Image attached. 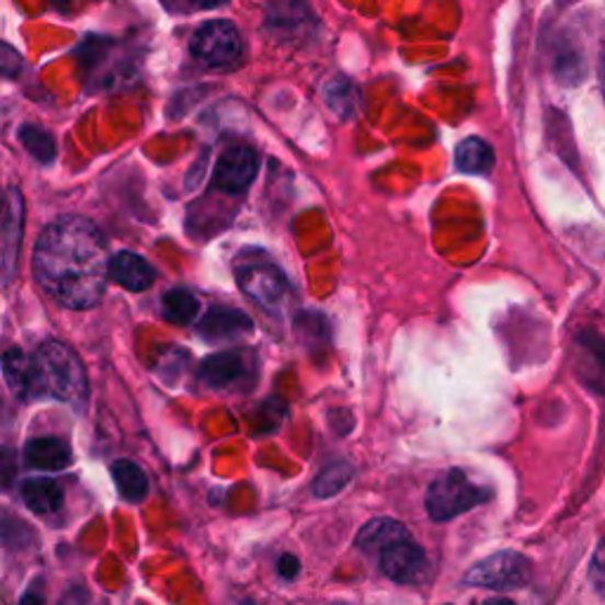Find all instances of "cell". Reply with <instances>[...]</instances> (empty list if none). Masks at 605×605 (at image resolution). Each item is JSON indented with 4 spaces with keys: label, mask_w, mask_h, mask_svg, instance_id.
Returning <instances> with one entry per match:
<instances>
[{
    "label": "cell",
    "mask_w": 605,
    "mask_h": 605,
    "mask_svg": "<svg viewBox=\"0 0 605 605\" xmlns=\"http://www.w3.org/2000/svg\"><path fill=\"white\" fill-rule=\"evenodd\" d=\"M110 251L95 222L76 216L45 227L34 249V275L45 294L71 310L93 308L110 284Z\"/></svg>",
    "instance_id": "1"
},
{
    "label": "cell",
    "mask_w": 605,
    "mask_h": 605,
    "mask_svg": "<svg viewBox=\"0 0 605 605\" xmlns=\"http://www.w3.org/2000/svg\"><path fill=\"white\" fill-rule=\"evenodd\" d=\"M34 365L38 372L41 398L53 396L69 404H83L88 400L85 367L69 345L45 341L34 355Z\"/></svg>",
    "instance_id": "2"
},
{
    "label": "cell",
    "mask_w": 605,
    "mask_h": 605,
    "mask_svg": "<svg viewBox=\"0 0 605 605\" xmlns=\"http://www.w3.org/2000/svg\"><path fill=\"white\" fill-rule=\"evenodd\" d=\"M490 490L476 486L459 468H452L445 476L431 482L426 492V511L437 523L452 521L473 506L488 502Z\"/></svg>",
    "instance_id": "3"
},
{
    "label": "cell",
    "mask_w": 605,
    "mask_h": 605,
    "mask_svg": "<svg viewBox=\"0 0 605 605\" xmlns=\"http://www.w3.org/2000/svg\"><path fill=\"white\" fill-rule=\"evenodd\" d=\"M529 578H533V566L523 553L499 551L468 570L464 582L471 586L494 589V592H511V589L525 586Z\"/></svg>",
    "instance_id": "4"
},
{
    "label": "cell",
    "mask_w": 605,
    "mask_h": 605,
    "mask_svg": "<svg viewBox=\"0 0 605 605\" xmlns=\"http://www.w3.org/2000/svg\"><path fill=\"white\" fill-rule=\"evenodd\" d=\"M244 43L237 26L227 20L206 22L192 36V55L208 67H230L239 62Z\"/></svg>",
    "instance_id": "5"
},
{
    "label": "cell",
    "mask_w": 605,
    "mask_h": 605,
    "mask_svg": "<svg viewBox=\"0 0 605 605\" xmlns=\"http://www.w3.org/2000/svg\"><path fill=\"white\" fill-rule=\"evenodd\" d=\"M237 282L253 302L272 310L277 308L279 302L286 298V292H289V284H286V277L275 265H247L237 272Z\"/></svg>",
    "instance_id": "6"
},
{
    "label": "cell",
    "mask_w": 605,
    "mask_h": 605,
    "mask_svg": "<svg viewBox=\"0 0 605 605\" xmlns=\"http://www.w3.org/2000/svg\"><path fill=\"white\" fill-rule=\"evenodd\" d=\"M24 225V202L22 194L10 187L8 199L0 204V272L10 279L18 265V251L22 244Z\"/></svg>",
    "instance_id": "7"
},
{
    "label": "cell",
    "mask_w": 605,
    "mask_h": 605,
    "mask_svg": "<svg viewBox=\"0 0 605 605\" xmlns=\"http://www.w3.org/2000/svg\"><path fill=\"white\" fill-rule=\"evenodd\" d=\"M259 173V157L249 147H232L218 159L214 185L227 194H241L251 187Z\"/></svg>",
    "instance_id": "8"
},
{
    "label": "cell",
    "mask_w": 605,
    "mask_h": 605,
    "mask_svg": "<svg viewBox=\"0 0 605 605\" xmlns=\"http://www.w3.org/2000/svg\"><path fill=\"white\" fill-rule=\"evenodd\" d=\"M574 374L589 390L605 396V339L594 331L574 336Z\"/></svg>",
    "instance_id": "9"
},
{
    "label": "cell",
    "mask_w": 605,
    "mask_h": 605,
    "mask_svg": "<svg viewBox=\"0 0 605 605\" xmlns=\"http://www.w3.org/2000/svg\"><path fill=\"white\" fill-rule=\"evenodd\" d=\"M315 18L306 3L300 0H284V3L270 5L267 10V28L270 34L279 41H302L312 34Z\"/></svg>",
    "instance_id": "10"
},
{
    "label": "cell",
    "mask_w": 605,
    "mask_h": 605,
    "mask_svg": "<svg viewBox=\"0 0 605 605\" xmlns=\"http://www.w3.org/2000/svg\"><path fill=\"white\" fill-rule=\"evenodd\" d=\"M381 568L392 582L412 584L426 574L429 561L419 544H414L412 539H404L381 551Z\"/></svg>",
    "instance_id": "11"
},
{
    "label": "cell",
    "mask_w": 605,
    "mask_h": 605,
    "mask_svg": "<svg viewBox=\"0 0 605 605\" xmlns=\"http://www.w3.org/2000/svg\"><path fill=\"white\" fill-rule=\"evenodd\" d=\"M24 459L26 464L36 468V471H65L73 464V454L69 443H65L62 437L55 435H41V437H32V441H26L24 445Z\"/></svg>",
    "instance_id": "12"
},
{
    "label": "cell",
    "mask_w": 605,
    "mask_h": 605,
    "mask_svg": "<svg viewBox=\"0 0 605 605\" xmlns=\"http://www.w3.org/2000/svg\"><path fill=\"white\" fill-rule=\"evenodd\" d=\"M3 365V374L8 388L14 392V398L20 400H32L41 398V386H38V372L34 365V357H28L20 347H10V351L0 359Z\"/></svg>",
    "instance_id": "13"
},
{
    "label": "cell",
    "mask_w": 605,
    "mask_h": 605,
    "mask_svg": "<svg viewBox=\"0 0 605 605\" xmlns=\"http://www.w3.org/2000/svg\"><path fill=\"white\" fill-rule=\"evenodd\" d=\"M253 329V322L244 312L232 310V308H214L204 315V320L199 322V334L208 343H225V341H235L239 336L249 334Z\"/></svg>",
    "instance_id": "14"
},
{
    "label": "cell",
    "mask_w": 605,
    "mask_h": 605,
    "mask_svg": "<svg viewBox=\"0 0 605 605\" xmlns=\"http://www.w3.org/2000/svg\"><path fill=\"white\" fill-rule=\"evenodd\" d=\"M247 372H249L247 357H244V353H237V351L208 355L199 367L202 381L210 388H230V386L239 384L241 378L247 376Z\"/></svg>",
    "instance_id": "15"
},
{
    "label": "cell",
    "mask_w": 605,
    "mask_h": 605,
    "mask_svg": "<svg viewBox=\"0 0 605 605\" xmlns=\"http://www.w3.org/2000/svg\"><path fill=\"white\" fill-rule=\"evenodd\" d=\"M110 279L128 292H147L155 284V267L138 253L121 251L110 261Z\"/></svg>",
    "instance_id": "16"
},
{
    "label": "cell",
    "mask_w": 605,
    "mask_h": 605,
    "mask_svg": "<svg viewBox=\"0 0 605 605\" xmlns=\"http://www.w3.org/2000/svg\"><path fill=\"white\" fill-rule=\"evenodd\" d=\"M22 499L36 516H53L65 506V490L53 478H28L22 482Z\"/></svg>",
    "instance_id": "17"
},
{
    "label": "cell",
    "mask_w": 605,
    "mask_h": 605,
    "mask_svg": "<svg viewBox=\"0 0 605 605\" xmlns=\"http://www.w3.org/2000/svg\"><path fill=\"white\" fill-rule=\"evenodd\" d=\"M404 539H410V533L402 523L392 518H376L359 529L357 547L362 551H384Z\"/></svg>",
    "instance_id": "18"
},
{
    "label": "cell",
    "mask_w": 605,
    "mask_h": 605,
    "mask_svg": "<svg viewBox=\"0 0 605 605\" xmlns=\"http://www.w3.org/2000/svg\"><path fill=\"white\" fill-rule=\"evenodd\" d=\"M454 163L461 173L488 175L494 169V149L480 138H466L454 151Z\"/></svg>",
    "instance_id": "19"
},
{
    "label": "cell",
    "mask_w": 605,
    "mask_h": 605,
    "mask_svg": "<svg viewBox=\"0 0 605 605\" xmlns=\"http://www.w3.org/2000/svg\"><path fill=\"white\" fill-rule=\"evenodd\" d=\"M112 476L118 488V494L130 504H138L149 494V480L142 468L130 459H116L112 464Z\"/></svg>",
    "instance_id": "20"
},
{
    "label": "cell",
    "mask_w": 605,
    "mask_h": 605,
    "mask_svg": "<svg viewBox=\"0 0 605 605\" xmlns=\"http://www.w3.org/2000/svg\"><path fill=\"white\" fill-rule=\"evenodd\" d=\"M324 98L329 110H334L341 118H351L355 116L359 107V93L353 81L343 79V76H336L324 85Z\"/></svg>",
    "instance_id": "21"
},
{
    "label": "cell",
    "mask_w": 605,
    "mask_h": 605,
    "mask_svg": "<svg viewBox=\"0 0 605 605\" xmlns=\"http://www.w3.org/2000/svg\"><path fill=\"white\" fill-rule=\"evenodd\" d=\"M199 312V298L187 289H173L163 296V317L173 324H190Z\"/></svg>",
    "instance_id": "22"
},
{
    "label": "cell",
    "mask_w": 605,
    "mask_h": 605,
    "mask_svg": "<svg viewBox=\"0 0 605 605\" xmlns=\"http://www.w3.org/2000/svg\"><path fill=\"white\" fill-rule=\"evenodd\" d=\"M353 478V468L351 464H345V461H336V464H331L327 466L324 471L317 476L315 480V486H312V492L320 496V499H327V496H334L339 494L347 482H351Z\"/></svg>",
    "instance_id": "23"
},
{
    "label": "cell",
    "mask_w": 605,
    "mask_h": 605,
    "mask_svg": "<svg viewBox=\"0 0 605 605\" xmlns=\"http://www.w3.org/2000/svg\"><path fill=\"white\" fill-rule=\"evenodd\" d=\"M20 140L24 142L28 155H32L41 163H50L55 159V155H57L55 138H53V135L48 130H43L38 126H22Z\"/></svg>",
    "instance_id": "24"
},
{
    "label": "cell",
    "mask_w": 605,
    "mask_h": 605,
    "mask_svg": "<svg viewBox=\"0 0 605 605\" xmlns=\"http://www.w3.org/2000/svg\"><path fill=\"white\" fill-rule=\"evenodd\" d=\"M22 55L14 50L12 45L0 41V76H3V79H12V76H18L22 71Z\"/></svg>",
    "instance_id": "25"
},
{
    "label": "cell",
    "mask_w": 605,
    "mask_h": 605,
    "mask_svg": "<svg viewBox=\"0 0 605 605\" xmlns=\"http://www.w3.org/2000/svg\"><path fill=\"white\" fill-rule=\"evenodd\" d=\"M18 473V452L12 447H0V490H8Z\"/></svg>",
    "instance_id": "26"
},
{
    "label": "cell",
    "mask_w": 605,
    "mask_h": 605,
    "mask_svg": "<svg viewBox=\"0 0 605 605\" xmlns=\"http://www.w3.org/2000/svg\"><path fill=\"white\" fill-rule=\"evenodd\" d=\"M277 570L284 580H294L298 578V572H300V563H298V558L292 556V553H284L279 558V563H277Z\"/></svg>",
    "instance_id": "27"
},
{
    "label": "cell",
    "mask_w": 605,
    "mask_h": 605,
    "mask_svg": "<svg viewBox=\"0 0 605 605\" xmlns=\"http://www.w3.org/2000/svg\"><path fill=\"white\" fill-rule=\"evenodd\" d=\"M592 572H594V580H596L598 589H603V592H605V541L601 544V549L594 556V570Z\"/></svg>",
    "instance_id": "28"
},
{
    "label": "cell",
    "mask_w": 605,
    "mask_h": 605,
    "mask_svg": "<svg viewBox=\"0 0 605 605\" xmlns=\"http://www.w3.org/2000/svg\"><path fill=\"white\" fill-rule=\"evenodd\" d=\"M20 605H45V596L38 589V584H34L32 589H28V592L20 598Z\"/></svg>",
    "instance_id": "29"
},
{
    "label": "cell",
    "mask_w": 605,
    "mask_h": 605,
    "mask_svg": "<svg viewBox=\"0 0 605 605\" xmlns=\"http://www.w3.org/2000/svg\"><path fill=\"white\" fill-rule=\"evenodd\" d=\"M192 3L196 8H202V10H210V8H218V5H225L227 0H192Z\"/></svg>",
    "instance_id": "30"
},
{
    "label": "cell",
    "mask_w": 605,
    "mask_h": 605,
    "mask_svg": "<svg viewBox=\"0 0 605 605\" xmlns=\"http://www.w3.org/2000/svg\"><path fill=\"white\" fill-rule=\"evenodd\" d=\"M482 605H516V603L509 601V598H490V601H486Z\"/></svg>",
    "instance_id": "31"
},
{
    "label": "cell",
    "mask_w": 605,
    "mask_h": 605,
    "mask_svg": "<svg viewBox=\"0 0 605 605\" xmlns=\"http://www.w3.org/2000/svg\"><path fill=\"white\" fill-rule=\"evenodd\" d=\"M601 85H603V95H605V55L601 59Z\"/></svg>",
    "instance_id": "32"
},
{
    "label": "cell",
    "mask_w": 605,
    "mask_h": 605,
    "mask_svg": "<svg viewBox=\"0 0 605 605\" xmlns=\"http://www.w3.org/2000/svg\"><path fill=\"white\" fill-rule=\"evenodd\" d=\"M0 414H3V402H0Z\"/></svg>",
    "instance_id": "33"
},
{
    "label": "cell",
    "mask_w": 605,
    "mask_h": 605,
    "mask_svg": "<svg viewBox=\"0 0 605 605\" xmlns=\"http://www.w3.org/2000/svg\"><path fill=\"white\" fill-rule=\"evenodd\" d=\"M0 204H3V202H0Z\"/></svg>",
    "instance_id": "34"
}]
</instances>
